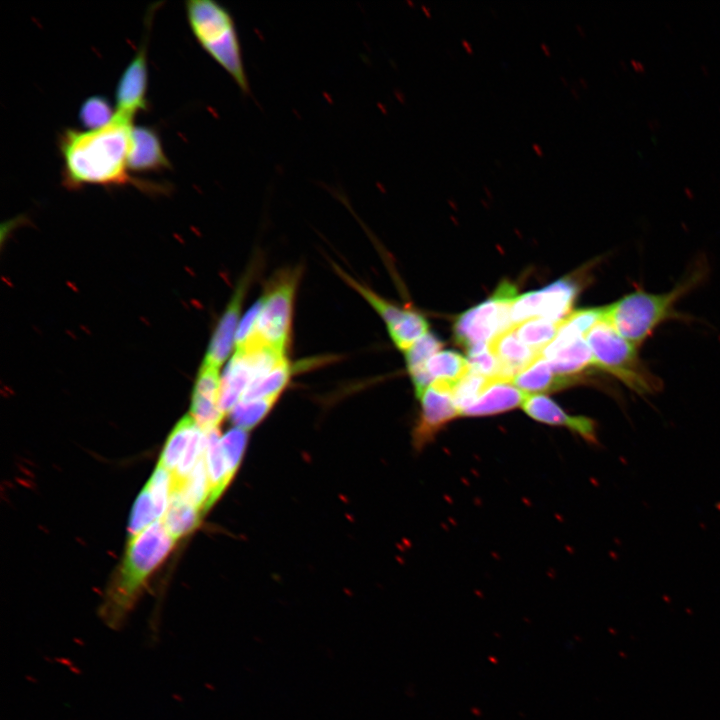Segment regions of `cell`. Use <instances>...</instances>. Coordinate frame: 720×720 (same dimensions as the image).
Here are the masks:
<instances>
[{
	"mask_svg": "<svg viewBox=\"0 0 720 720\" xmlns=\"http://www.w3.org/2000/svg\"><path fill=\"white\" fill-rule=\"evenodd\" d=\"M132 123L133 119L115 113L100 129H64L58 137L64 187L77 190L85 185H133L149 194L167 192L165 184L137 179L128 173Z\"/></svg>",
	"mask_w": 720,
	"mask_h": 720,
	"instance_id": "1",
	"label": "cell"
},
{
	"mask_svg": "<svg viewBox=\"0 0 720 720\" xmlns=\"http://www.w3.org/2000/svg\"><path fill=\"white\" fill-rule=\"evenodd\" d=\"M175 542L161 519L129 538L122 563L105 592L100 609L107 625L121 626L147 580L164 562Z\"/></svg>",
	"mask_w": 720,
	"mask_h": 720,
	"instance_id": "2",
	"label": "cell"
},
{
	"mask_svg": "<svg viewBox=\"0 0 720 720\" xmlns=\"http://www.w3.org/2000/svg\"><path fill=\"white\" fill-rule=\"evenodd\" d=\"M707 274V264L700 262L667 292L651 293L636 288L612 304L604 306L603 319L621 336L640 348L664 322L689 319L688 315L676 309V305L701 285Z\"/></svg>",
	"mask_w": 720,
	"mask_h": 720,
	"instance_id": "3",
	"label": "cell"
},
{
	"mask_svg": "<svg viewBox=\"0 0 720 720\" xmlns=\"http://www.w3.org/2000/svg\"><path fill=\"white\" fill-rule=\"evenodd\" d=\"M185 10L201 48L225 70L244 95L250 94L241 42L230 11L213 0H189Z\"/></svg>",
	"mask_w": 720,
	"mask_h": 720,
	"instance_id": "4",
	"label": "cell"
},
{
	"mask_svg": "<svg viewBox=\"0 0 720 720\" xmlns=\"http://www.w3.org/2000/svg\"><path fill=\"white\" fill-rule=\"evenodd\" d=\"M594 366L622 382L632 392L651 395L662 389L661 379L641 359L639 347L621 336L604 319L586 335Z\"/></svg>",
	"mask_w": 720,
	"mask_h": 720,
	"instance_id": "5",
	"label": "cell"
},
{
	"mask_svg": "<svg viewBox=\"0 0 720 720\" xmlns=\"http://www.w3.org/2000/svg\"><path fill=\"white\" fill-rule=\"evenodd\" d=\"M299 275L297 269H287L276 273L267 283L255 332L249 342L286 354Z\"/></svg>",
	"mask_w": 720,
	"mask_h": 720,
	"instance_id": "6",
	"label": "cell"
},
{
	"mask_svg": "<svg viewBox=\"0 0 720 720\" xmlns=\"http://www.w3.org/2000/svg\"><path fill=\"white\" fill-rule=\"evenodd\" d=\"M516 297L515 286L503 281L489 299L457 318L453 327L456 342L468 350L489 344L495 336L511 328V306Z\"/></svg>",
	"mask_w": 720,
	"mask_h": 720,
	"instance_id": "7",
	"label": "cell"
},
{
	"mask_svg": "<svg viewBox=\"0 0 720 720\" xmlns=\"http://www.w3.org/2000/svg\"><path fill=\"white\" fill-rule=\"evenodd\" d=\"M580 289L579 281L568 277L519 295L511 306V321L513 325L534 317L561 321L571 313Z\"/></svg>",
	"mask_w": 720,
	"mask_h": 720,
	"instance_id": "8",
	"label": "cell"
},
{
	"mask_svg": "<svg viewBox=\"0 0 720 720\" xmlns=\"http://www.w3.org/2000/svg\"><path fill=\"white\" fill-rule=\"evenodd\" d=\"M541 355L557 375L576 384L585 382L586 375L596 369L586 335L564 324L563 320L556 337Z\"/></svg>",
	"mask_w": 720,
	"mask_h": 720,
	"instance_id": "9",
	"label": "cell"
},
{
	"mask_svg": "<svg viewBox=\"0 0 720 720\" xmlns=\"http://www.w3.org/2000/svg\"><path fill=\"white\" fill-rule=\"evenodd\" d=\"M155 7L149 10L146 17L145 39L142 41L135 56L123 71L116 87V113L134 119L139 111L148 109V64L147 50L149 26Z\"/></svg>",
	"mask_w": 720,
	"mask_h": 720,
	"instance_id": "10",
	"label": "cell"
},
{
	"mask_svg": "<svg viewBox=\"0 0 720 720\" xmlns=\"http://www.w3.org/2000/svg\"><path fill=\"white\" fill-rule=\"evenodd\" d=\"M418 399L421 411L413 430V444L420 450L460 414L454 404L452 391L446 387L431 384Z\"/></svg>",
	"mask_w": 720,
	"mask_h": 720,
	"instance_id": "11",
	"label": "cell"
},
{
	"mask_svg": "<svg viewBox=\"0 0 720 720\" xmlns=\"http://www.w3.org/2000/svg\"><path fill=\"white\" fill-rule=\"evenodd\" d=\"M220 392L219 367L203 361L192 392L190 416L204 431L218 428L225 415L220 407Z\"/></svg>",
	"mask_w": 720,
	"mask_h": 720,
	"instance_id": "12",
	"label": "cell"
},
{
	"mask_svg": "<svg viewBox=\"0 0 720 720\" xmlns=\"http://www.w3.org/2000/svg\"><path fill=\"white\" fill-rule=\"evenodd\" d=\"M522 409L537 422L565 427L586 442L592 445L599 444L597 423L592 418L569 415L556 402L543 394L527 395Z\"/></svg>",
	"mask_w": 720,
	"mask_h": 720,
	"instance_id": "13",
	"label": "cell"
},
{
	"mask_svg": "<svg viewBox=\"0 0 720 720\" xmlns=\"http://www.w3.org/2000/svg\"><path fill=\"white\" fill-rule=\"evenodd\" d=\"M253 271L246 273L238 283L230 302L223 315L219 319L215 331L209 342V347L204 358L216 367H219L229 356L235 344L236 333L239 326L240 311L244 297L252 279Z\"/></svg>",
	"mask_w": 720,
	"mask_h": 720,
	"instance_id": "14",
	"label": "cell"
},
{
	"mask_svg": "<svg viewBox=\"0 0 720 720\" xmlns=\"http://www.w3.org/2000/svg\"><path fill=\"white\" fill-rule=\"evenodd\" d=\"M489 348L499 365L498 380H512L541 354L525 345L518 337L514 325L495 336Z\"/></svg>",
	"mask_w": 720,
	"mask_h": 720,
	"instance_id": "15",
	"label": "cell"
},
{
	"mask_svg": "<svg viewBox=\"0 0 720 720\" xmlns=\"http://www.w3.org/2000/svg\"><path fill=\"white\" fill-rule=\"evenodd\" d=\"M171 168L157 131L152 127L133 126L128 153V170L138 173L160 172Z\"/></svg>",
	"mask_w": 720,
	"mask_h": 720,
	"instance_id": "16",
	"label": "cell"
},
{
	"mask_svg": "<svg viewBox=\"0 0 720 720\" xmlns=\"http://www.w3.org/2000/svg\"><path fill=\"white\" fill-rule=\"evenodd\" d=\"M527 394L508 381L489 380L477 400L461 416H493L513 410L522 404Z\"/></svg>",
	"mask_w": 720,
	"mask_h": 720,
	"instance_id": "17",
	"label": "cell"
},
{
	"mask_svg": "<svg viewBox=\"0 0 720 720\" xmlns=\"http://www.w3.org/2000/svg\"><path fill=\"white\" fill-rule=\"evenodd\" d=\"M513 382L522 392L531 395L553 392L576 384L569 378L557 375L542 355L520 372Z\"/></svg>",
	"mask_w": 720,
	"mask_h": 720,
	"instance_id": "18",
	"label": "cell"
},
{
	"mask_svg": "<svg viewBox=\"0 0 720 720\" xmlns=\"http://www.w3.org/2000/svg\"><path fill=\"white\" fill-rule=\"evenodd\" d=\"M441 340L428 332L418 339L406 353L407 370L415 387L416 396L419 397L432 383L427 372V361L442 347Z\"/></svg>",
	"mask_w": 720,
	"mask_h": 720,
	"instance_id": "19",
	"label": "cell"
},
{
	"mask_svg": "<svg viewBox=\"0 0 720 720\" xmlns=\"http://www.w3.org/2000/svg\"><path fill=\"white\" fill-rule=\"evenodd\" d=\"M205 462L210 487L207 511L231 481L227 472L218 428L206 431Z\"/></svg>",
	"mask_w": 720,
	"mask_h": 720,
	"instance_id": "20",
	"label": "cell"
},
{
	"mask_svg": "<svg viewBox=\"0 0 720 720\" xmlns=\"http://www.w3.org/2000/svg\"><path fill=\"white\" fill-rule=\"evenodd\" d=\"M426 369L433 383L446 387L452 391L453 387L469 371L467 359L461 354L446 350L434 354L426 363Z\"/></svg>",
	"mask_w": 720,
	"mask_h": 720,
	"instance_id": "21",
	"label": "cell"
},
{
	"mask_svg": "<svg viewBox=\"0 0 720 720\" xmlns=\"http://www.w3.org/2000/svg\"><path fill=\"white\" fill-rule=\"evenodd\" d=\"M202 511L177 493L171 494L168 507L161 518L167 532L176 541L198 527Z\"/></svg>",
	"mask_w": 720,
	"mask_h": 720,
	"instance_id": "22",
	"label": "cell"
},
{
	"mask_svg": "<svg viewBox=\"0 0 720 720\" xmlns=\"http://www.w3.org/2000/svg\"><path fill=\"white\" fill-rule=\"evenodd\" d=\"M291 367L287 358L279 361L270 370L257 376L245 390L241 400L278 398L288 384Z\"/></svg>",
	"mask_w": 720,
	"mask_h": 720,
	"instance_id": "23",
	"label": "cell"
},
{
	"mask_svg": "<svg viewBox=\"0 0 720 720\" xmlns=\"http://www.w3.org/2000/svg\"><path fill=\"white\" fill-rule=\"evenodd\" d=\"M197 426L190 415L183 417L170 433L158 465L172 473L183 458Z\"/></svg>",
	"mask_w": 720,
	"mask_h": 720,
	"instance_id": "24",
	"label": "cell"
},
{
	"mask_svg": "<svg viewBox=\"0 0 720 720\" xmlns=\"http://www.w3.org/2000/svg\"><path fill=\"white\" fill-rule=\"evenodd\" d=\"M173 493L179 494L202 512L206 511L210 487L206 469L205 452L191 473L171 494Z\"/></svg>",
	"mask_w": 720,
	"mask_h": 720,
	"instance_id": "25",
	"label": "cell"
},
{
	"mask_svg": "<svg viewBox=\"0 0 720 720\" xmlns=\"http://www.w3.org/2000/svg\"><path fill=\"white\" fill-rule=\"evenodd\" d=\"M561 321L532 318L514 325V327L519 339L529 348L541 354L542 350L556 337Z\"/></svg>",
	"mask_w": 720,
	"mask_h": 720,
	"instance_id": "26",
	"label": "cell"
},
{
	"mask_svg": "<svg viewBox=\"0 0 720 720\" xmlns=\"http://www.w3.org/2000/svg\"><path fill=\"white\" fill-rule=\"evenodd\" d=\"M339 273L342 278L346 280V282L360 295H362V297L365 298L367 302L370 303V305L375 309V311L381 316V318L385 321L387 325L388 332L398 326L410 313V309H403L387 301L386 299L376 294L374 291L363 286L355 279L348 276L343 271L339 270Z\"/></svg>",
	"mask_w": 720,
	"mask_h": 720,
	"instance_id": "27",
	"label": "cell"
},
{
	"mask_svg": "<svg viewBox=\"0 0 720 720\" xmlns=\"http://www.w3.org/2000/svg\"><path fill=\"white\" fill-rule=\"evenodd\" d=\"M277 399L267 397L240 400L230 411V419L236 427L247 431L256 426L268 414Z\"/></svg>",
	"mask_w": 720,
	"mask_h": 720,
	"instance_id": "28",
	"label": "cell"
},
{
	"mask_svg": "<svg viewBox=\"0 0 720 720\" xmlns=\"http://www.w3.org/2000/svg\"><path fill=\"white\" fill-rule=\"evenodd\" d=\"M113 117L112 106L104 96H90L80 106V122L83 127L89 130H96L106 126Z\"/></svg>",
	"mask_w": 720,
	"mask_h": 720,
	"instance_id": "29",
	"label": "cell"
},
{
	"mask_svg": "<svg viewBox=\"0 0 720 720\" xmlns=\"http://www.w3.org/2000/svg\"><path fill=\"white\" fill-rule=\"evenodd\" d=\"M153 498L145 486L138 495L130 515L128 526L129 538L142 532L148 526L160 520Z\"/></svg>",
	"mask_w": 720,
	"mask_h": 720,
	"instance_id": "30",
	"label": "cell"
},
{
	"mask_svg": "<svg viewBox=\"0 0 720 720\" xmlns=\"http://www.w3.org/2000/svg\"><path fill=\"white\" fill-rule=\"evenodd\" d=\"M489 379L471 370L452 389L454 404L461 415L480 396Z\"/></svg>",
	"mask_w": 720,
	"mask_h": 720,
	"instance_id": "31",
	"label": "cell"
},
{
	"mask_svg": "<svg viewBox=\"0 0 720 720\" xmlns=\"http://www.w3.org/2000/svg\"><path fill=\"white\" fill-rule=\"evenodd\" d=\"M247 438V431L238 427L228 430L224 436L221 437L222 451L230 480L239 467L246 447Z\"/></svg>",
	"mask_w": 720,
	"mask_h": 720,
	"instance_id": "32",
	"label": "cell"
},
{
	"mask_svg": "<svg viewBox=\"0 0 720 720\" xmlns=\"http://www.w3.org/2000/svg\"><path fill=\"white\" fill-rule=\"evenodd\" d=\"M470 370L489 380H498L499 365L489 344L477 345L467 350Z\"/></svg>",
	"mask_w": 720,
	"mask_h": 720,
	"instance_id": "33",
	"label": "cell"
},
{
	"mask_svg": "<svg viewBox=\"0 0 720 720\" xmlns=\"http://www.w3.org/2000/svg\"><path fill=\"white\" fill-rule=\"evenodd\" d=\"M262 306V300L261 298L253 304V306L249 309V311L244 315L241 322L239 323L237 333H236V339H235V347L236 349L243 347L246 345L250 339L252 338L257 320L260 314Z\"/></svg>",
	"mask_w": 720,
	"mask_h": 720,
	"instance_id": "34",
	"label": "cell"
},
{
	"mask_svg": "<svg viewBox=\"0 0 720 720\" xmlns=\"http://www.w3.org/2000/svg\"><path fill=\"white\" fill-rule=\"evenodd\" d=\"M461 42H462V45L464 46V48L466 49L467 52H469V53H472V52H473V49H472L471 45H470L465 39H462Z\"/></svg>",
	"mask_w": 720,
	"mask_h": 720,
	"instance_id": "35",
	"label": "cell"
},
{
	"mask_svg": "<svg viewBox=\"0 0 720 720\" xmlns=\"http://www.w3.org/2000/svg\"><path fill=\"white\" fill-rule=\"evenodd\" d=\"M533 149L535 150V152H536L538 155H540V156L543 155L542 149H541L536 143L533 144Z\"/></svg>",
	"mask_w": 720,
	"mask_h": 720,
	"instance_id": "36",
	"label": "cell"
},
{
	"mask_svg": "<svg viewBox=\"0 0 720 720\" xmlns=\"http://www.w3.org/2000/svg\"><path fill=\"white\" fill-rule=\"evenodd\" d=\"M541 48L547 56L550 55V50L548 49V46L545 43H541Z\"/></svg>",
	"mask_w": 720,
	"mask_h": 720,
	"instance_id": "37",
	"label": "cell"
}]
</instances>
